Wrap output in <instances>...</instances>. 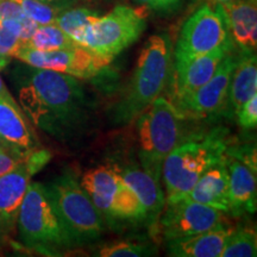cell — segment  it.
I'll return each instance as SVG.
<instances>
[{"mask_svg":"<svg viewBox=\"0 0 257 257\" xmlns=\"http://www.w3.org/2000/svg\"><path fill=\"white\" fill-rule=\"evenodd\" d=\"M23 72L18 94L27 117L62 142L81 137L88 128L92 106L79 79L34 67Z\"/></svg>","mask_w":257,"mask_h":257,"instance_id":"obj_1","label":"cell"},{"mask_svg":"<svg viewBox=\"0 0 257 257\" xmlns=\"http://www.w3.org/2000/svg\"><path fill=\"white\" fill-rule=\"evenodd\" d=\"M172 68V46L167 35H154L141 51L126 89L113 107V120L137 119L166 88Z\"/></svg>","mask_w":257,"mask_h":257,"instance_id":"obj_2","label":"cell"},{"mask_svg":"<svg viewBox=\"0 0 257 257\" xmlns=\"http://www.w3.org/2000/svg\"><path fill=\"white\" fill-rule=\"evenodd\" d=\"M225 130L180 141L166 157L161 176L166 187V202L185 198L206 170L225 159L227 144Z\"/></svg>","mask_w":257,"mask_h":257,"instance_id":"obj_3","label":"cell"},{"mask_svg":"<svg viewBox=\"0 0 257 257\" xmlns=\"http://www.w3.org/2000/svg\"><path fill=\"white\" fill-rule=\"evenodd\" d=\"M46 187L73 248L100 238L105 219L78 176L73 172H64Z\"/></svg>","mask_w":257,"mask_h":257,"instance_id":"obj_4","label":"cell"},{"mask_svg":"<svg viewBox=\"0 0 257 257\" xmlns=\"http://www.w3.org/2000/svg\"><path fill=\"white\" fill-rule=\"evenodd\" d=\"M137 119L141 166L160 180L166 157L181 141V124L185 119L174 104L161 95Z\"/></svg>","mask_w":257,"mask_h":257,"instance_id":"obj_5","label":"cell"},{"mask_svg":"<svg viewBox=\"0 0 257 257\" xmlns=\"http://www.w3.org/2000/svg\"><path fill=\"white\" fill-rule=\"evenodd\" d=\"M22 242L42 252L73 248L57 217L46 185L30 182L17 217Z\"/></svg>","mask_w":257,"mask_h":257,"instance_id":"obj_6","label":"cell"},{"mask_svg":"<svg viewBox=\"0 0 257 257\" xmlns=\"http://www.w3.org/2000/svg\"><path fill=\"white\" fill-rule=\"evenodd\" d=\"M146 28V15L141 10L115 6L110 14L99 16L86 29L80 46L111 63L142 36Z\"/></svg>","mask_w":257,"mask_h":257,"instance_id":"obj_7","label":"cell"},{"mask_svg":"<svg viewBox=\"0 0 257 257\" xmlns=\"http://www.w3.org/2000/svg\"><path fill=\"white\" fill-rule=\"evenodd\" d=\"M80 182L104 219L146 220L142 204L115 168L100 166L89 169Z\"/></svg>","mask_w":257,"mask_h":257,"instance_id":"obj_8","label":"cell"},{"mask_svg":"<svg viewBox=\"0 0 257 257\" xmlns=\"http://www.w3.org/2000/svg\"><path fill=\"white\" fill-rule=\"evenodd\" d=\"M216 50L233 51L234 46L219 12L204 5L182 27L174 57L175 61L192 59Z\"/></svg>","mask_w":257,"mask_h":257,"instance_id":"obj_9","label":"cell"},{"mask_svg":"<svg viewBox=\"0 0 257 257\" xmlns=\"http://www.w3.org/2000/svg\"><path fill=\"white\" fill-rule=\"evenodd\" d=\"M238 54L230 51L220 61L219 66L208 81L197 91L172 101L184 119L202 120L224 114L227 104L230 79L236 66Z\"/></svg>","mask_w":257,"mask_h":257,"instance_id":"obj_10","label":"cell"},{"mask_svg":"<svg viewBox=\"0 0 257 257\" xmlns=\"http://www.w3.org/2000/svg\"><path fill=\"white\" fill-rule=\"evenodd\" d=\"M15 57L34 68L68 74L79 80L95 78L110 64L81 46L50 51L22 46Z\"/></svg>","mask_w":257,"mask_h":257,"instance_id":"obj_11","label":"cell"},{"mask_svg":"<svg viewBox=\"0 0 257 257\" xmlns=\"http://www.w3.org/2000/svg\"><path fill=\"white\" fill-rule=\"evenodd\" d=\"M224 225H227L225 212L186 198L166 202L157 221L166 240L206 232Z\"/></svg>","mask_w":257,"mask_h":257,"instance_id":"obj_12","label":"cell"},{"mask_svg":"<svg viewBox=\"0 0 257 257\" xmlns=\"http://www.w3.org/2000/svg\"><path fill=\"white\" fill-rule=\"evenodd\" d=\"M216 10L224 19L234 48L239 53H256V0H229L217 4Z\"/></svg>","mask_w":257,"mask_h":257,"instance_id":"obj_13","label":"cell"},{"mask_svg":"<svg viewBox=\"0 0 257 257\" xmlns=\"http://www.w3.org/2000/svg\"><path fill=\"white\" fill-rule=\"evenodd\" d=\"M234 51V50H233ZM230 51L216 50L192 59L173 62L172 101L197 91L210 80L219 66L220 61Z\"/></svg>","mask_w":257,"mask_h":257,"instance_id":"obj_14","label":"cell"},{"mask_svg":"<svg viewBox=\"0 0 257 257\" xmlns=\"http://www.w3.org/2000/svg\"><path fill=\"white\" fill-rule=\"evenodd\" d=\"M35 174L36 170L25 156L17 167L0 176V233L9 232L17 224L19 208Z\"/></svg>","mask_w":257,"mask_h":257,"instance_id":"obj_15","label":"cell"},{"mask_svg":"<svg viewBox=\"0 0 257 257\" xmlns=\"http://www.w3.org/2000/svg\"><path fill=\"white\" fill-rule=\"evenodd\" d=\"M0 140L24 155L38 148L27 114L14 98L0 96Z\"/></svg>","mask_w":257,"mask_h":257,"instance_id":"obj_16","label":"cell"},{"mask_svg":"<svg viewBox=\"0 0 257 257\" xmlns=\"http://www.w3.org/2000/svg\"><path fill=\"white\" fill-rule=\"evenodd\" d=\"M188 200L207 205L229 213V169L225 159L210 167L185 197Z\"/></svg>","mask_w":257,"mask_h":257,"instance_id":"obj_17","label":"cell"},{"mask_svg":"<svg viewBox=\"0 0 257 257\" xmlns=\"http://www.w3.org/2000/svg\"><path fill=\"white\" fill-rule=\"evenodd\" d=\"M226 166L229 169V213L233 216L255 213L257 206L256 172L231 156H226Z\"/></svg>","mask_w":257,"mask_h":257,"instance_id":"obj_18","label":"cell"},{"mask_svg":"<svg viewBox=\"0 0 257 257\" xmlns=\"http://www.w3.org/2000/svg\"><path fill=\"white\" fill-rule=\"evenodd\" d=\"M232 230V227L224 225L206 232L167 240L168 255L174 257H220Z\"/></svg>","mask_w":257,"mask_h":257,"instance_id":"obj_19","label":"cell"},{"mask_svg":"<svg viewBox=\"0 0 257 257\" xmlns=\"http://www.w3.org/2000/svg\"><path fill=\"white\" fill-rule=\"evenodd\" d=\"M121 178L133 189L146 211V220L156 225L166 204V197L157 180L142 168L127 167L120 173Z\"/></svg>","mask_w":257,"mask_h":257,"instance_id":"obj_20","label":"cell"},{"mask_svg":"<svg viewBox=\"0 0 257 257\" xmlns=\"http://www.w3.org/2000/svg\"><path fill=\"white\" fill-rule=\"evenodd\" d=\"M257 94L256 53H239L230 79L225 114L234 117L244 102Z\"/></svg>","mask_w":257,"mask_h":257,"instance_id":"obj_21","label":"cell"},{"mask_svg":"<svg viewBox=\"0 0 257 257\" xmlns=\"http://www.w3.org/2000/svg\"><path fill=\"white\" fill-rule=\"evenodd\" d=\"M25 46L30 47L32 49L50 51L68 49V48L76 47L79 44L54 23L38 25L34 35Z\"/></svg>","mask_w":257,"mask_h":257,"instance_id":"obj_22","label":"cell"},{"mask_svg":"<svg viewBox=\"0 0 257 257\" xmlns=\"http://www.w3.org/2000/svg\"><path fill=\"white\" fill-rule=\"evenodd\" d=\"M98 17L99 15L96 12L88 9L69 8L61 12L56 18L55 24L80 46L86 29Z\"/></svg>","mask_w":257,"mask_h":257,"instance_id":"obj_23","label":"cell"},{"mask_svg":"<svg viewBox=\"0 0 257 257\" xmlns=\"http://www.w3.org/2000/svg\"><path fill=\"white\" fill-rule=\"evenodd\" d=\"M24 21L0 19V70L4 69L11 62L17 50L23 46L22 31Z\"/></svg>","mask_w":257,"mask_h":257,"instance_id":"obj_24","label":"cell"},{"mask_svg":"<svg viewBox=\"0 0 257 257\" xmlns=\"http://www.w3.org/2000/svg\"><path fill=\"white\" fill-rule=\"evenodd\" d=\"M256 255L257 236L255 229L240 226L231 231L220 257H255Z\"/></svg>","mask_w":257,"mask_h":257,"instance_id":"obj_25","label":"cell"},{"mask_svg":"<svg viewBox=\"0 0 257 257\" xmlns=\"http://www.w3.org/2000/svg\"><path fill=\"white\" fill-rule=\"evenodd\" d=\"M28 18L37 25L54 24L64 9L59 6L37 2V0H16Z\"/></svg>","mask_w":257,"mask_h":257,"instance_id":"obj_26","label":"cell"},{"mask_svg":"<svg viewBox=\"0 0 257 257\" xmlns=\"http://www.w3.org/2000/svg\"><path fill=\"white\" fill-rule=\"evenodd\" d=\"M156 250L147 244L134 242H117L106 244L94 253L100 257H141L155 255Z\"/></svg>","mask_w":257,"mask_h":257,"instance_id":"obj_27","label":"cell"},{"mask_svg":"<svg viewBox=\"0 0 257 257\" xmlns=\"http://www.w3.org/2000/svg\"><path fill=\"white\" fill-rule=\"evenodd\" d=\"M237 123L242 128L253 130L257 125V94L245 101L234 113Z\"/></svg>","mask_w":257,"mask_h":257,"instance_id":"obj_28","label":"cell"},{"mask_svg":"<svg viewBox=\"0 0 257 257\" xmlns=\"http://www.w3.org/2000/svg\"><path fill=\"white\" fill-rule=\"evenodd\" d=\"M225 155L234 157L236 160L240 161L250 169L256 172V149L255 147L243 146V147H230L227 146Z\"/></svg>","mask_w":257,"mask_h":257,"instance_id":"obj_29","label":"cell"},{"mask_svg":"<svg viewBox=\"0 0 257 257\" xmlns=\"http://www.w3.org/2000/svg\"><path fill=\"white\" fill-rule=\"evenodd\" d=\"M27 16L16 0H0V19L24 21Z\"/></svg>","mask_w":257,"mask_h":257,"instance_id":"obj_30","label":"cell"},{"mask_svg":"<svg viewBox=\"0 0 257 257\" xmlns=\"http://www.w3.org/2000/svg\"><path fill=\"white\" fill-rule=\"evenodd\" d=\"M27 155L18 152H0V176L17 167Z\"/></svg>","mask_w":257,"mask_h":257,"instance_id":"obj_31","label":"cell"},{"mask_svg":"<svg viewBox=\"0 0 257 257\" xmlns=\"http://www.w3.org/2000/svg\"><path fill=\"white\" fill-rule=\"evenodd\" d=\"M181 3V0H156L157 11H173Z\"/></svg>","mask_w":257,"mask_h":257,"instance_id":"obj_32","label":"cell"},{"mask_svg":"<svg viewBox=\"0 0 257 257\" xmlns=\"http://www.w3.org/2000/svg\"><path fill=\"white\" fill-rule=\"evenodd\" d=\"M37 2L47 3V4L59 6V8L66 10L72 8V6L76 3V0H37Z\"/></svg>","mask_w":257,"mask_h":257,"instance_id":"obj_33","label":"cell"},{"mask_svg":"<svg viewBox=\"0 0 257 257\" xmlns=\"http://www.w3.org/2000/svg\"><path fill=\"white\" fill-rule=\"evenodd\" d=\"M0 96H5V98H14L11 93H10L8 87H6L4 81H3L2 76H0Z\"/></svg>","mask_w":257,"mask_h":257,"instance_id":"obj_34","label":"cell"},{"mask_svg":"<svg viewBox=\"0 0 257 257\" xmlns=\"http://www.w3.org/2000/svg\"><path fill=\"white\" fill-rule=\"evenodd\" d=\"M135 2L140 3V4H142L143 6H146V8H149V9L156 10V11H157V4H156V0H135Z\"/></svg>","mask_w":257,"mask_h":257,"instance_id":"obj_35","label":"cell"},{"mask_svg":"<svg viewBox=\"0 0 257 257\" xmlns=\"http://www.w3.org/2000/svg\"><path fill=\"white\" fill-rule=\"evenodd\" d=\"M0 152H16V150L12 149V148L10 147L9 144H6L4 141L0 140Z\"/></svg>","mask_w":257,"mask_h":257,"instance_id":"obj_36","label":"cell"},{"mask_svg":"<svg viewBox=\"0 0 257 257\" xmlns=\"http://www.w3.org/2000/svg\"><path fill=\"white\" fill-rule=\"evenodd\" d=\"M214 2H216L217 4H219V3H225V2H229V0H214Z\"/></svg>","mask_w":257,"mask_h":257,"instance_id":"obj_37","label":"cell"}]
</instances>
